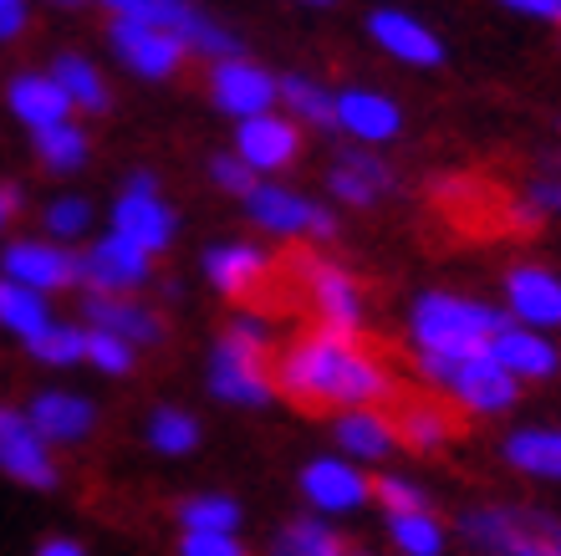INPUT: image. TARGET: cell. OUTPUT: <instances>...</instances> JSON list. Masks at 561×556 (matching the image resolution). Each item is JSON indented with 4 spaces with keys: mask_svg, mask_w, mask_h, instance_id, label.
Returning a JSON list of instances; mask_svg holds the SVG:
<instances>
[{
    "mask_svg": "<svg viewBox=\"0 0 561 556\" xmlns=\"http://www.w3.org/2000/svg\"><path fill=\"white\" fill-rule=\"evenodd\" d=\"M276 383L280 394H291L307 409H337V413H357V409H378L393 383L388 367L373 358L363 342L353 337H332V332H307L296 337L291 348L276 358Z\"/></svg>",
    "mask_w": 561,
    "mask_h": 556,
    "instance_id": "1",
    "label": "cell"
},
{
    "mask_svg": "<svg viewBox=\"0 0 561 556\" xmlns=\"http://www.w3.org/2000/svg\"><path fill=\"white\" fill-rule=\"evenodd\" d=\"M505 327H511L505 307L459 292H419L409 307V348L414 358H470V352H490L495 332Z\"/></svg>",
    "mask_w": 561,
    "mask_h": 556,
    "instance_id": "2",
    "label": "cell"
},
{
    "mask_svg": "<svg viewBox=\"0 0 561 556\" xmlns=\"http://www.w3.org/2000/svg\"><path fill=\"white\" fill-rule=\"evenodd\" d=\"M459 536L480 556H561V521L531 506H474L459 515Z\"/></svg>",
    "mask_w": 561,
    "mask_h": 556,
    "instance_id": "3",
    "label": "cell"
},
{
    "mask_svg": "<svg viewBox=\"0 0 561 556\" xmlns=\"http://www.w3.org/2000/svg\"><path fill=\"white\" fill-rule=\"evenodd\" d=\"M424 383H434L444 398H455L474 419H501L520 404V383L505 373L490 352H470V358H414Z\"/></svg>",
    "mask_w": 561,
    "mask_h": 556,
    "instance_id": "4",
    "label": "cell"
},
{
    "mask_svg": "<svg viewBox=\"0 0 561 556\" xmlns=\"http://www.w3.org/2000/svg\"><path fill=\"white\" fill-rule=\"evenodd\" d=\"M107 230L134 240L148 261H159V256H169V246H174V235H179V209L159 194V179L148 174V169H134L123 194L113 200V225Z\"/></svg>",
    "mask_w": 561,
    "mask_h": 556,
    "instance_id": "5",
    "label": "cell"
},
{
    "mask_svg": "<svg viewBox=\"0 0 561 556\" xmlns=\"http://www.w3.org/2000/svg\"><path fill=\"white\" fill-rule=\"evenodd\" d=\"M245 215H251V225H261L271 235H311V240H332L337 235V215L322 200H311V194L291 190L280 179H261L245 194Z\"/></svg>",
    "mask_w": 561,
    "mask_h": 556,
    "instance_id": "6",
    "label": "cell"
},
{
    "mask_svg": "<svg viewBox=\"0 0 561 556\" xmlns=\"http://www.w3.org/2000/svg\"><path fill=\"white\" fill-rule=\"evenodd\" d=\"M107 46H113V57L128 67L134 77L144 82H169V77L184 72V42H179L174 31H159V26H144L134 15H113L107 11Z\"/></svg>",
    "mask_w": 561,
    "mask_h": 556,
    "instance_id": "7",
    "label": "cell"
},
{
    "mask_svg": "<svg viewBox=\"0 0 561 556\" xmlns=\"http://www.w3.org/2000/svg\"><path fill=\"white\" fill-rule=\"evenodd\" d=\"M0 475L15 485H26V490H42V496L61 485L51 444L36 434L26 409H15V404H0Z\"/></svg>",
    "mask_w": 561,
    "mask_h": 556,
    "instance_id": "8",
    "label": "cell"
},
{
    "mask_svg": "<svg viewBox=\"0 0 561 556\" xmlns=\"http://www.w3.org/2000/svg\"><path fill=\"white\" fill-rule=\"evenodd\" d=\"M77 265H82V296H134L153 281V261H148L134 240H123L113 230L98 235L77 256Z\"/></svg>",
    "mask_w": 561,
    "mask_h": 556,
    "instance_id": "9",
    "label": "cell"
},
{
    "mask_svg": "<svg viewBox=\"0 0 561 556\" xmlns=\"http://www.w3.org/2000/svg\"><path fill=\"white\" fill-rule=\"evenodd\" d=\"M0 276L26 286L36 296H57V292H82V265L67 246H51V240H11L0 250Z\"/></svg>",
    "mask_w": 561,
    "mask_h": 556,
    "instance_id": "10",
    "label": "cell"
},
{
    "mask_svg": "<svg viewBox=\"0 0 561 556\" xmlns=\"http://www.w3.org/2000/svg\"><path fill=\"white\" fill-rule=\"evenodd\" d=\"M301 500L311 506V515H347L373 506V475L342 454H317L301 465Z\"/></svg>",
    "mask_w": 561,
    "mask_h": 556,
    "instance_id": "11",
    "label": "cell"
},
{
    "mask_svg": "<svg viewBox=\"0 0 561 556\" xmlns=\"http://www.w3.org/2000/svg\"><path fill=\"white\" fill-rule=\"evenodd\" d=\"M209 103L220 107L225 117L236 123H251L261 113H276L280 98H276V72L261 67L251 57H230V61H215L209 67Z\"/></svg>",
    "mask_w": 561,
    "mask_h": 556,
    "instance_id": "12",
    "label": "cell"
},
{
    "mask_svg": "<svg viewBox=\"0 0 561 556\" xmlns=\"http://www.w3.org/2000/svg\"><path fill=\"white\" fill-rule=\"evenodd\" d=\"M209 394L230 404V409H266L276 398V373L266 367V358L236 348L230 337L215 342L209 352Z\"/></svg>",
    "mask_w": 561,
    "mask_h": 556,
    "instance_id": "13",
    "label": "cell"
},
{
    "mask_svg": "<svg viewBox=\"0 0 561 556\" xmlns=\"http://www.w3.org/2000/svg\"><path fill=\"white\" fill-rule=\"evenodd\" d=\"M505 317L526 332H557L561 327V276L551 265H536V261H520L505 271Z\"/></svg>",
    "mask_w": 561,
    "mask_h": 556,
    "instance_id": "14",
    "label": "cell"
},
{
    "mask_svg": "<svg viewBox=\"0 0 561 556\" xmlns=\"http://www.w3.org/2000/svg\"><path fill=\"white\" fill-rule=\"evenodd\" d=\"M301 144H307L301 128L276 107V113H261V117H251V123H236V148H230V154L261 179V174H286V169H296Z\"/></svg>",
    "mask_w": 561,
    "mask_h": 556,
    "instance_id": "15",
    "label": "cell"
},
{
    "mask_svg": "<svg viewBox=\"0 0 561 556\" xmlns=\"http://www.w3.org/2000/svg\"><path fill=\"white\" fill-rule=\"evenodd\" d=\"M307 292H311V307H317V327H322V332L363 342V286H357L342 265L311 261Z\"/></svg>",
    "mask_w": 561,
    "mask_h": 556,
    "instance_id": "16",
    "label": "cell"
},
{
    "mask_svg": "<svg viewBox=\"0 0 561 556\" xmlns=\"http://www.w3.org/2000/svg\"><path fill=\"white\" fill-rule=\"evenodd\" d=\"M337 133H347L353 148H383L403 133V107L378 88H342L337 92Z\"/></svg>",
    "mask_w": 561,
    "mask_h": 556,
    "instance_id": "17",
    "label": "cell"
},
{
    "mask_svg": "<svg viewBox=\"0 0 561 556\" xmlns=\"http://www.w3.org/2000/svg\"><path fill=\"white\" fill-rule=\"evenodd\" d=\"M368 36L383 46L393 61H403V67H444V57H449L439 42V31H428L419 15L399 11V5L368 11Z\"/></svg>",
    "mask_w": 561,
    "mask_h": 556,
    "instance_id": "18",
    "label": "cell"
},
{
    "mask_svg": "<svg viewBox=\"0 0 561 556\" xmlns=\"http://www.w3.org/2000/svg\"><path fill=\"white\" fill-rule=\"evenodd\" d=\"M26 419L36 424V434L57 450V444L92 440V429H98V404H92L88 394H72V388H42V394H31Z\"/></svg>",
    "mask_w": 561,
    "mask_h": 556,
    "instance_id": "19",
    "label": "cell"
},
{
    "mask_svg": "<svg viewBox=\"0 0 561 556\" xmlns=\"http://www.w3.org/2000/svg\"><path fill=\"white\" fill-rule=\"evenodd\" d=\"M82 327L118 337L134 352L163 342V317L144 302H134V296H82Z\"/></svg>",
    "mask_w": 561,
    "mask_h": 556,
    "instance_id": "20",
    "label": "cell"
},
{
    "mask_svg": "<svg viewBox=\"0 0 561 556\" xmlns=\"http://www.w3.org/2000/svg\"><path fill=\"white\" fill-rule=\"evenodd\" d=\"M5 107L21 128L36 138V133H51L61 123H72V103H67V92L57 88V77L51 72H15L5 82Z\"/></svg>",
    "mask_w": 561,
    "mask_h": 556,
    "instance_id": "21",
    "label": "cell"
},
{
    "mask_svg": "<svg viewBox=\"0 0 561 556\" xmlns=\"http://www.w3.org/2000/svg\"><path fill=\"white\" fill-rule=\"evenodd\" d=\"M388 190H393V169L373 148H342L327 169V194L347 209H373Z\"/></svg>",
    "mask_w": 561,
    "mask_h": 556,
    "instance_id": "22",
    "label": "cell"
},
{
    "mask_svg": "<svg viewBox=\"0 0 561 556\" xmlns=\"http://www.w3.org/2000/svg\"><path fill=\"white\" fill-rule=\"evenodd\" d=\"M199 265H205V281L225 302H240V307H245L255 296V286L266 281L271 256L261 246H251V240H230V246H209Z\"/></svg>",
    "mask_w": 561,
    "mask_h": 556,
    "instance_id": "23",
    "label": "cell"
},
{
    "mask_svg": "<svg viewBox=\"0 0 561 556\" xmlns=\"http://www.w3.org/2000/svg\"><path fill=\"white\" fill-rule=\"evenodd\" d=\"M490 358L511 373V378L526 388V383H547L561 373V352L551 337L541 332H526V327H505V332H495V342H490Z\"/></svg>",
    "mask_w": 561,
    "mask_h": 556,
    "instance_id": "24",
    "label": "cell"
},
{
    "mask_svg": "<svg viewBox=\"0 0 561 556\" xmlns=\"http://www.w3.org/2000/svg\"><path fill=\"white\" fill-rule=\"evenodd\" d=\"M332 440H337L342 459H353V465H383L388 454L399 450L393 419H388V413H378V409L337 413V419H332Z\"/></svg>",
    "mask_w": 561,
    "mask_h": 556,
    "instance_id": "25",
    "label": "cell"
},
{
    "mask_svg": "<svg viewBox=\"0 0 561 556\" xmlns=\"http://www.w3.org/2000/svg\"><path fill=\"white\" fill-rule=\"evenodd\" d=\"M280 113L291 117L301 133H337V92H327L317 77L307 72H280L276 77Z\"/></svg>",
    "mask_w": 561,
    "mask_h": 556,
    "instance_id": "26",
    "label": "cell"
},
{
    "mask_svg": "<svg viewBox=\"0 0 561 556\" xmlns=\"http://www.w3.org/2000/svg\"><path fill=\"white\" fill-rule=\"evenodd\" d=\"M46 72L57 77V88L67 92V103H72L77 117H103L113 113V92H107V77L92 67L82 52H57Z\"/></svg>",
    "mask_w": 561,
    "mask_h": 556,
    "instance_id": "27",
    "label": "cell"
},
{
    "mask_svg": "<svg viewBox=\"0 0 561 556\" xmlns=\"http://www.w3.org/2000/svg\"><path fill=\"white\" fill-rule=\"evenodd\" d=\"M501 459L516 475L561 485V429H516V434H505Z\"/></svg>",
    "mask_w": 561,
    "mask_h": 556,
    "instance_id": "28",
    "label": "cell"
},
{
    "mask_svg": "<svg viewBox=\"0 0 561 556\" xmlns=\"http://www.w3.org/2000/svg\"><path fill=\"white\" fill-rule=\"evenodd\" d=\"M174 521H179V536H240L245 511H240L236 496L205 490V496L174 500Z\"/></svg>",
    "mask_w": 561,
    "mask_h": 556,
    "instance_id": "29",
    "label": "cell"
},
{
    "mask_svg": "<svg viewBox=\"0 0 561 556\" xmlns=\"http://www.w3.org/2000/svg\"><path fill=\"white\" fill-rule=\"evenodd\" d=\"M57 317H51V302L26 286H15V281L0 276V332H11L21 348H31L42 332H51Z\"/></svg>",
    "mask_w": 561,
    "mask_h": 556,
    "instance_id": "30",
    "label": "cell"
},
{
    "mask_svg": "<svg viewBox=\"0 0 561 556\" xmlns=\"http://www.w3.org/2000/svg\"><path fill=\"white\" fill-rule=\"evenodd\" d=\"M144 440H148V450L163 454V459H184V454H194L199 444H205V429H199V419H194L190 409L159 404V409L148 413Z\"/></svg>",
    "mask_w": 561,
    "mask_h": 556,
    "instance_id": "31",
    "label": "cell"
},
{
    "mask_svg": "<svg viewBox=\"0 0 561 556\" xmlns=\"http://www.w3.org/2000/svg\"><path fill=\"white\" fill-rule=\"evenodd\" d=\"M353 546L327 526L322 515H291L286 526L271 536V556H347Z\"/></svg>",
    "mask_w": 561,
    "mask_h": 556,
    "instance_id": "32",
    "label": "cell"
},
{
    "mask_svg": "<svg viewBox=\"0 0 561 556\" xmlns=\"http://www.w3.org/2000/svg\"><path fill=\"white\" fill-rule=\"evenodd\" d=\"M31 148H36L42 169H51V174H77V169H88V159H92V133L72 117V123H61V128H51V133H36Z\"/></svg>",
    "mask_w": 561,
    "mask_h": 556,
    "instance_id": "33",
    "label": "cell"
},
{
    "mask_svg": "<svg viewBox=\"0 0 561 556\" xmlns=\"http://www.w3.org/2000/svg\"><path fill=\"white\" fill-rule=\"evenodd\" d=\"M388 542L399 556H444L449 552V526L434 511L388 515Z\"/></svg>",
    "mask_w": 561,
    "mask_h": 556,
    "instance_id": "34",
    "label": "cell"
},
{
    "mask_svg": "<svg viewBox=\"0 0 561 556\" xmlns=\"http://www.w3.org/2000/svg\"><path fill=\"white\" fill-rule=\"evenodd\" d=\"M393 434H399L403 450L439 454L444 444H449V419H444V409H434V404H414V409H403V419L393 424Z\"/></svg>",
    "mask_w": 561,
    "mask_h": 556,
    "instance_id": "35",
    "label": "cell"
},
{
    "mask_svg": "<svg viewBox=\"0 0 561 556\" xmlns=\"http://www.w3.org/2000/svg\"><path fill=\"white\" fill-rule=\"evenodd\" d=\"M42 230L51 246H72V240H88L92 235V205L82 194H57V200H46L42 209Z\"/></svg>",
    "mask_w": 561,
    "mask_h": 556,
    "instance_id": "36",
    "label": "cell"
},
{
    "mask_svg": "<svg viewBox=\"0 0 561 556\" xmlns=\"http://www.w3.org/2000/svg\"><path fill=\"white\" fill-rule=\"evenodd\" d=\"M31 358L46 367H77L88 363V327L82 322H57L51 332H42L36 342H31Z\"/></svg>",
    "mask_w": 561,
    "mask_h": 556,
    "instance_id": "37",
    "label": "cell"
},
{
    "mask_svg": "<svg viewBox=\"0 0 561 556\" xmlns=\"http://www.w3.org/2000/svg\"><path fill=\"white\" fill-rule=\"evenodd\" d=\"M373 506L383 515H414V511H428V496L424 485L399 475V469H378L373 475Z\"/></svg>",
    "mask_w": 561,
    "mask_h": 556,
    "instance_id": "38",
    "label": "cell"
},
{
    "mask_svg": "<svg viewBox=\"0 0 561 556\" xmlns=\"http://www.w3.org/2000/svg\"><path fill=\"white\" fill-rule=\"evenodd\" d=\"M225 337H230L236 348L255 352V358H271V348H276V327H271V317H261V311H251V307H236V311H230V327H225Z\"/></svg>",
    "mask_w": 561,
    "mask_h": 556,
    "instance_id": "39",
    "label": "cell"
},
{
    "mask_svg": "<svg viewBox=\"0 0 561 556\" xmlns=\"http://www.w3.org/2000/svg\"><path fill=\"white\" fill-rule=\"evenodd\" d=\"M88 367H98L103 378H128L138 367V352L128 348V342H118V337L92 332L88 327Z\"/></svg>",
    "mask_w": 561,
    "mask_h": 556,
    "instance_id": "40",
    "label": "cell"
},
{
    "mask_svg": "<svg viewBox=\"0 0 561 556\" xmlns=\"http://www.w3.org/2000/svg\"><path fill=\"white\" fill-rule=\"evenodd\" d=\"M209 179H215V190H225L230 200H240V205H245V194L261 184L236 154H209Z\"/></svg>",
    "mask_w": 561,
    "mask_h": 556,
    "instance_id": "41",
    "label": "cell"
},
{
    "mask_svg": "<svg viewBox=\"0 0 561 556\" xmlns=\"http://www.w3.org/2000/svg\"><path fill=\"white\" fill-rule=\"evenodd\" d=\"M179 556H251L240 536H179Z\"/></svg>",
    "mask_w": 561,
    "mask_h": 556,
    "instance_id": "42",
    "label": "cell"
},
{
    "mask_svg": "<svg viewBox=\"0 0 561 556\" xmlns=\"http://www.w3.org/2000/svg\"><path fill=\"white\" fill-rule=\"evenodd\" d=\"M26 26H31L26 5H21V0H0V46L21 42V36H26Z\"/></svg>",
    "mask_w": 561,
    "mask_h": 556,
    "instance_id": "43",
    "label": "cell"
},
{
    "mask_svg": "<svg viewBox=\"0 0 561 556\" xmlns=\"http://www.w3.org/2000/svg\"><path fill=\"white\" fill-rule=\"evenodd\" d=\"M505 15H531V21L561 26V0H505Z\"/></svg>",
    "mask_w": 561,
    "mask_h": 556,
    "instance_id": "44",
    "label": "cell"
},
{
    "mask_svg": "<svg viewBox=\"0 0 561 556\" xmlns=\"http://www.w3.org/2000/svg\"><path fill=\"white\" fill-rule=\"evenodd\" d=\"M31 556H88V546L77 542V536H46V542L36 546Z\"/></svg>",
    "mask_w": 561,
    "mask_h": 556,
    "instance_id": "45",
    "label": "cell"
},
{
    "mask_svg": "<svg viewBox=\"0 0 561 556\" xmlns=\"http://www.w3.org/2000/svg\"><path fill=\"white\" fill-rule=\"evenodd\" d=\"M21 205H26V194L15 190V184H0V230H5V225L21 215Z\"/></svg>",
    "mask_w": 561,
    "mask_h": 556,
    "instance_id": "46",
    "label": "cell"
},
{
    "mask_svg": "<svg viewBox=\"0 0 561 556\" xmlns=\"http://www.w3.org/2000/svg\"><path fill=\"white\" fill-rule=\"evenodd\" d=\"M347 556H373V552H347Z\"/></svg>",
    "mask_w": 561,
    "mask_h": 556,
    "instance_id": "47",
    "label": "cell"
},
{
    "mask_svg": "<svg viewBox=\"0 0 561 556\" xmlns=\"http://www.w3.org/2000/svg\"><path fill=\"white\" fill-rule=\"evenodd\" d=\"M557 46H561V36H557Z\"/></svg>",
    "mask_w": 561,
    "mask_h": 556,
    "instance_id": "48",
    "label": "cell"
}]
</instances>
